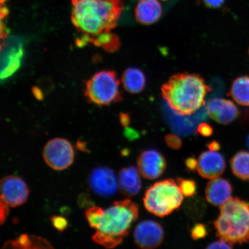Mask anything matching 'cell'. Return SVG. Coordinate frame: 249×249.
Returning a JSON list of instances; mask_svg holds the SVG:
<instances>
[{
    "label": "cell",
    "instance_id": "cell-1",
    "mask_svg": "<svg viewBox=\"0 0 249 249\" xmlns=\"http://www.w3.org/2000/svg\"><path fill=\"white\" fill-rule=\"evenodd\" d=\"M71 20L83 38L79 45L116 28L124 8L123 0H71Z\"/></svg>",
    "mask_w": 249,
    "mask_h": 249
},
{
    "label": "cell",
    "instance_id": "cell-2",
    "mask_svg": "<svg viewBox=\"0 0 249 249\" xmlns=\"http://www.w3.org/2000/svg\"><path fill=\"white\" fill-rule=\"evenodd\" d=\"M211 91L202 77L190 73L175 74L161 88L167 105L180 116H189L198 110Z\"/></svg>",
    "mask_w": 249,
    "mask_h": 249
},
{
    "label": "cell",
    "instance_id": "cell-3",
    "mask_svg": "<svg viewBox=\"0 0 249 249\" xmlns=\"http://www.w3.org/2000/svg\"><path fill=\"white\" fill-rule=\"evenodd\" d=\"M139 214L138 205L129 199L113 202L105 210L92 240L106 248L117 247L128 234Z\"/></svg>",
    "mask_w": 249,
    "mask_h": 249
},
{
    "label": "cell",
    "instance_id": "cell-4",
    "mask_svg": "<svg viewBox=\"0 0 249 249\" xmlns=\"http://www.w3.org/2000/svg\"><path fill=\"white\" fill-rule=\"evenodd\" d=\"M214 226L217 236L232 245L249 242V203L230 198L221 206Z\"/></svg>",
    "mask_w": 249,
    "mask_h": 249
},
{
    "label": "cell",
    "instance_id": "cell-5",
    "mask_svg": "<svg viewBox=\"0 0 249 249\" xmlns=\"http://www.w3.org/2000/svg\"><path fill=\"white\" fill-rule=\"evenodd\" d=\"M182 201L183 194L178 184L171 179L155 183L146 191L143 198L146 210L160 217L178 209Z\"/></svg>",
    "mask_w": 249,
    "mask_h": 249
},
{
    "label": "cell",
    "instance_id": "cell-6",
    "mask_svg": "<svg viewBox=\"0 0 249 249\" xmlns=\"http://www.w3.org/2000/svg\"><path fill=\"white\" fill-rule=\"evenodd\" d=\"M119 85L114 71H101L86 82L85 96L95 105H108L121 100Z\"/></svg>",
    "mask_w": 249,
    "mask_h": 249
},
{
    "label": "cell",
    "instance_id": "cell-7",
    "mask_svg": "<svg viewBox=\"0 0 249 249\" xmlns=\"http://www.w3.org/2000/svg\"><path fill=\"white\" fill-rule=\"evenodd\" d=\"M43 156L50 167L61 171L67 169L73 163L74 152L72 145L68 140L56 138L47 143Z\"/></svg>",
    "mask_w": 249,
    "mask_h": 249
},
{
    "label": "cell",
    "instance_id": "cell-8",
    "mask_svg": "<svg viewBox=\"0 0 249 249\" xmlns=\"http://www.w3.org/2000/svg\"><path fill=\"white\" fill-rule=\"evenodd\" d=\"M118 180L113 170L107 167H98L90 173L89 182L95 194L108 197L117 192L119 183Z\"/></svg>",
    "mask_w": 249,
    "mask_h": 249
},
{
    "label": "cell",
    "instance_id": "cell-9",
    "mask_svg": "<svg viewBox=\"0 0 249 249\" xmlns=\"http://www.w3.org/2000/svg\"><path fill=\"white\" fill-rule=\"evenodd\" d=\"M135 244L142 249L157 248L164 239V230L160 223L155 221H142L136 227L134 232Z\"/></svg>",
    "mask_w": 249,
    "mask_h": 249
},
{
    "label": "cell",
    "instance_id": "cell-10",
    "mask_svg": "<svg viewBox=\"0 0 249 249\" xmlns=\"http://www.w3.org/2000/svg\"><path fill=\"white\" fill-rule=\"evenodd\" d=\"M1 199L9 206L15 208L23 205L29 196V189L20 177L8 176L1 180Z\"/></svg>",
    "mask_w": 249,
    "mask_h": 249
},
{
    "label": "cell",
    "instance_id": "cell-11",
    "mask_svg": "<svg viewBox=\"0 0 249 249\" xmlns=\"http://www.w3.org/2000/svg\"><path fill=\"white\" fill-rule=\"evenodd\" d=\"M139 173L144 178L154 180L160 178L166 170V160L160 152L155 149H145L138 159Z\"/></svg>",
    "mask_w": 249,
    "mask_h": 249
},
{
    "label": "cell",
    "instance_id": "cell-12",
    "mask_svg": "<svg viewBox=\"0 0 249 249\" xmlns=\"http://www.w3.org/2000/svg\"><path fill=\"white\" fill-rule=\"evenodd\" d=\"M23 46L19 40L11 38L1 45V79H7L19 68L23 56Z\"/></svg>",
    "mask_w": 249,
    "mask_h": 249
},
{
    "label": "cell",
    "instance_id": "cell-13",
    "mask_svg": "<svg viewBox=\"0 0 249 249\" xmlns=\"http://www.w3.org/2000/svg\"><path fill=\"white\" fill-rule=\"evenodd\" d=\"M226 166L225 158L217 151L202 152L198 158L197 171L202 178H218L223 174Z\"/></svg>",
    "mask_w": 249,
    "mask_h": 249
},
{
    "label": "cell",
    "instance_id": "cell-14",
    "mask_svg": "<svg viewBox=\"0 0 249 249\" xmlns=\"http://www.w3.org/2000/svg\"><path fill=\"white\" fill-rule=\"evenodd\" d=\"M208 114L216 123L228 124L239 116V110L236 105L228 99L214 98L208 103Z\"/></svg>",
    "mask_w": 249,
    "mask_h": 249
},
{
    "label": "cell",
    "instance_id": "cell-15",
    "mask_svg": "<svg viewBox=\"0 0 249 249\" xmlns=\"http://www.w3.org/2000/svg\"><path fill=\"white\" fill-rule=\"evenodd\" d=\"M232 188L231 183L226 179H211L205 189V196L210 204L221 206L231 197Z\"/></svg>",
    "mask_w": 249,
    "mask_h": 249
},
{
    "label": "cell",
    "instance_id": "cell-16",
    "mask_svg": "<svg viewBox=\"0 0 249 249\" xmlns=\"http://www.w3.org/2000/svg\"><path fill=\"white\" fill-rule=\"evenodd\" d=\"M139 172L134 166L124 167L120 171L118 182L121 191L124 195L132 197L140 192L142 188V182Z\"/></svg>",
    "mask_w": 249,
    "mask_h": 249
},
{
    "label": "cell",
    "instance_id": "cell-17",
    "mask_svg": "<svg viewBox=\"0 0 249 249\" xmlns=\"http://www.w3.org/2000/svg\"><path fill=\"white\" fill-rule=\"evenodd\" d=\"M135 13L138 22L149 25L160 19L162 14V8L158 0H140Z\"/></svg>",
    "mask_w": 249,
    "mask_h": 249
},
{
    "label": "cell",
    "instance_id": "cell-18",
    "mask_svg": "<svg viewBox=\"0 0 249 249\" xmlns=\"http://www.w3.org/2000/svg\"><path fill=\"white\" fill-rule=\"evenodd\" d=\"M124 89L132 93L142 92L144 89L146 79L142 70L136 68H130L124 71L122 77Z\"/></svg>",
    "mask_w": 249,
    "mask_h": 249
},
{
    "label": "cell",
    "instance_id": "cell-19",
    "mask_svg": "<svg viewBox=\"0 0 249 249\" xmlns=\"http://www.w3.org/2000/svg\"><path fill=\"white\" fill-rule=\"evenodd\" d=\"M14 249H51L52 246L46 239L38 236L21 235L14 241L6 242L3 247Z\"/></svg>",
    "mask_w": 249,
    "mask_h": 249
},
{
    "label": "cell",
    "instance_id": "cell-20",
    "mask_svg": "<svg viewBox=\"0 0 249 249\" xmlns=\"http://www.w3.org/2000/svg\"><path fill=\"white\" fill-rule=\"evenodd\" d=\"M229 95L238 105L249 107V76L236 78L232 84Z\"/></svg>",
    "mask_w": 249,
    "mask_h": 249
},
{
    "label": "cell",
    "instance_id": "cell-21",
    "mask_svg": "<svg viewBox=\"0 0 249 249\" xmlns=\"http://www.w3.org/2000/svg\"><path fill=\"white\" fill-rule=\"evenodd\" d=\"M232 173L239 179L249 180V152L241 151L236 153L231 160Z\"/></svg>",
    "mask_w": 249,
    "mask_h": 249
},
{
    "label": "cell",
    "instance_id": "cell-22",
    "mask_svg": "<svg viewBox=\"0 0 249 249\" xmlns=\"http://www.w3.org/2000/svg\"><path fill=\"white\" fill-rule=\"evenodd\" d=\"M95 46H101L107 52H116L120 47L119 38L114 34L108 33L94 37L89 40Z\"/></svg>",
    "mask_w": 249,
    "mask_h": 249
},
{
    "label": "cell",
    "instance_id": "cell-23",
    "mask_svg": "<svg viewBox=\"0 0 249 249\" xmlns=\"http://www.w3.org/2000/svg\"><path fill=\"white\" fill-rule=\"evenodd\" d=\"M105 210L98 207H92L86 211V217L91 228L97 229L100 224Z\"/></svg>",
    "mask_w": 249,
    "mask_h": 249
},
{
    "label": "cell",
    "instance_id": "cell-24",
    "mask_svg": "<svg viewBox=\"0 0 249 249\" xmlns=\"http://www.w3.org/2000/svg\"><path fill=\"white\" fill-rule=\"evenodd\" d=\"M203 206H205L204 202L201 198H194L193 200L186 202L185 207L186 213L189 216H191L193 212L194 211L192 217L194 218H194H197H197L200 217V216H199L197 212H198L202 215L205 210V208H197Z\"/></svg>",
    "mask_w": 249,
    "mask_h": 249
},
{
    "label": "cell",
    "instance_id": "cell-25",
    "mask_svg": "<svg viewBox=\"0 0 249 249\" xmlns=\"http://www.w3.org/2000/svg\"><path fill=\"white\" fill-rule=\"evenodd\" d=\"M180 192L186 197H192L197 192V186L194 180L178 178L177 179Z\"/></svg>",
    "mask_w": 249,
    "mask_h": 249
},
{
    "label": "cell",
    "instance_id": "cell-26",
    "mask_svg": "<svg viewBox=\"0 0 249 249\" xmlns=\"http://www.w3.org/2000/svg\"><path fill=\"white\" fill-rule=\"evenodd\" d=\"M191 236L194 240H198L205 237L208 234L207 227L203 224L197 223L192 227L191 231Z\"/></svg>",
    "mask_w": 249,
    "mask_h": 249
},
{
    "label": "cell",
    "instance_id": "cell-27",
    "mask_svg": "<svg viewBox=\"0 0 249 249\" xmlns=\"http://www.w3.org/2000/svg\"><path fill=\"white\" fill-rule=\"evenodd\" d=\"M166 144L169 148L176 149H179L182 147V141L178 136L174 135V134H169L165 138Z\"/></svg>",
    "mask_w": 249,
    "mask_h": 249
},
{
    "label": "cell",
    "instance_id": "cell-28",
    "mask_svg": "<svg viewBox=\"0 0 249 249\" xmlns=\"http://www.w3.org/2000/svg\"><path fill=\"white\" fill-rule=\"evenodd\" d=\"M51 222L53 226L59 231H63L66 229L68 223L65 217L60 216H54L51 218Z\"/></svg>",
    "mask_w": 249,
    "mask_h": 249
},
{
    "label": "cell",
    "instance_id": "cell-29",
    "mask_svg": "<svg viewBox=\"0 0 249 249\" xmlns=\"http://www.w3.org/2000/svg\"><path fill=\"white\" fill-rule=\"evenodd\" d=\"M78 205L82 208H89L93 207V202L89 195L87 194H82L77 199Z\"/></svg>",
    "mask_w": 249,
    "mask_h": 249
},
{
    "label": "cell",
    "instance_id": "cell-30",
    "mask_svg": "<svg viewBox=\"0 0 249 249\" xmlns=\"http://www.w3.org/2000/svg\"><path fill=\"white\" fill-rule=\"evenodd\" d=\"M0 222L2 225L5 222L9 213V207L5 201L0 199Z\"/></svg>",
    "mask_w": 249,
    "mask_h": 249
},
{
    "label": "cell",
    "instance_id": "cell-31",
    "mask_svg": "<svg viewBox=\"0 0 249 249\" xmlns=\"http://www.w3.org/2000/svg\"><path fill=\"white\" fill-rule=\"evenodd\" d=\"M197 132L202 136L209 137L213 135V128L209 124L201 123L198 126Z\"/></svg>",
    "mask_w": 249,
    "mask_h": 249
},
{
    "label": "cell",
    "instance_id": "cell-32",
    "mask_svg": "<svg viewBox=\"0 0 249 249\" xmlns=\"http://www.w3.org/2000/svg\"><path fill=\"white\" fill-rule=\"evenodd\" d=\"M232 245L220 239V240L211 243L207 249H231Z\"/></svg>",
    "mask_w": 249,
    "mask_h": 249
},
{
    "label": "cell",
    "instance_id": "cell-33",
    "mask_svg": "<svg viewBox=\"0 0 249 249\" xmlns=\"http://www.w3.org/2000/svg\"><path fill=\"white\" fill-rule=\"evenodd\" d=\"M185 165L189 171H195L197 170L198 160L194 157H189L185 160Z\"/></svg>",
    "mask_w": 249,
    "mask_h": 249
},
{
    "label": "cell",
    "instance_id": "cell-34",
    "mask_svg": "<svg viewBox=\"0 0 249 249\" xmlns=\"http://www.w3.org/2000/svg\"><path fill=\"white\" fill-rule=\"evenodd\" d=\"M204 3L207 7L210 8H218L222 6L225 0H203Z\"/></svg>",
    "mask_w": 249,
    "mask_h": 249
},
{
    "label": "cell",
    "instance_id": "cell-35",
    "mask_svg": "<svg viewBox=\"0 0 249 249\" xmlns=\"http://www.w3.org/2000/svg\"><path fill=\"white\" fill-rule=\"evenodd\" d=\"M124 136L130 140H133L138 138V133L132 129H126V130H124Z\"/></svg>",
    "mask_w": 249,
    "mask_h": 249
},
{
    "label": "cell",
    "instance_id": "cell-36",
    "mask_svg": "<svg viewBox=\"0 0 249 249\" xmlns=\"http://www.w3.org/2000/svg\"><path fill=\"white\" fill-rule=\"evenodd\" d=\"M120 122L124 127L129 126L130 123V117L125 113H121L120 116Z\"/></svg>",
    "mask_w": 249,
    "mask_h": 249
},
{
    "label": "cell",
    "instance_id": "cell-37",
    "mask_svg": "<svg viewBox=\"0 0 249 249\" xmlns=\"http://www.w3.org/2000/svg\"><path fill=\"white\" fill-rule=\"evenodd\" d=\"M208 148H209L211 151H217L220 149V143L217 141H213L208 143Z\"/></svg>",
    "mask_w": 249,
    "mask_h": 249
},
{
    "label": "cell",
    "instance_id": "cell-38",
    "mask_svg": "<svg viewBox=\"0 0 249 249\" xmlns=\"http://www.w3.org/2000/svg\"><path fill=\"white\" fill-rule=\"evenodd\" d=\"M77 148L79 149V150L83 151V152H88V149L87 148V144L85 142L78 141L77 142Z\"/></svg>",
    "mask_w": 249,
    "mask_h": 249
},
{
    "label": "cell",
    "instance_id": "cell-39",
    "mask_svg": "<svg viewBox=\"0 0 249 249\" xmlns=\"http://www.w3.org/2000/svg\"><path fill=\"white\" fill-rule=\"evenodd\" d=\"M247 145L248 148H249V136H248V138L247 139Z\"/></svg>",
    "mask_w": 249,
    "mask_h": 249
},
{
    "label": "cell",
    "instance_id": "cell-40",
    "mask_svg": "<svg viewBox=\"0 0 249 249\" xmlns=\"http://www.w3.org/2000/svg\"><path fill=\"white\" fill-rule=\"evenodd\" d=\"M162 1H166V0H162Z\"/></svg>",
    "mask_w": 249,
    "mask_h": 249
},
{
    "label": "cell",
    "instance_id": "cell-41",
    "mask_svg": "<svg viewBox=\"0 0 249 249\" xmlns=\"http://www.w3.org/2000/svg\"></svg>",
    "mask_w": 249,
    "mask_h": 249
}]
</instances>
